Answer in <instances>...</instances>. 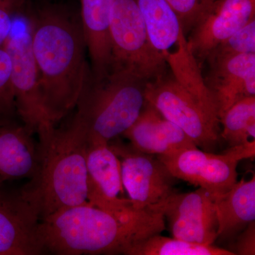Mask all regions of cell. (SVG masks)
<instances>
[{
    "mask_svg": "<svg viewBox=\"0 0 255 255\" xmlns=\"http://www.w3.org/2000/svg\"><path fill=\"white\" fill-rule=\"evenodd\" d=\"M165 230L159 213L132 207L112 213L91 204L58 210L40 220L43 253L58 255L123 254Z\"/></svg>",
    "mask_w": 255,
    "mask_h": 255,
    "instance_id": "obj_1",
    "label": "cell"
},
{
    "mask_svg": "<svg viewBox=\"0 0 255 255\" xmlns=\"http://www.w3.org/2000/svg\"><path fill=\"white\" fill-rule=\"evenodd\" d=\"M45 109L56 125L76 107L90 81L82 25L56 9H45L29 25Z\"/></svg>",
    "mask_w": 255,
    "mask_h": 255,
    "instance_id": "obj_2",
    "label": "cell"
},
{
    "mask_svg": "<svg viewBox=\"0 0 255 255\" xmlns=\"http://www.w3.org/2000/svg\"><path fill=\"white\" fill-rule=\"evenodd\" d=\"M163 55L167 72L146 83V102L180 128L198 147L215 150L221 139L219 111L184 33L175 50Z\"/></svg>",
    "mask_w": 255,
    "mask_h": 255,
    "instance_id": "obj_3",
    "label": "cell"
},
{
    "mask_svg": "<svg viewBox=\"0 0 255 255\" xmlns=\"http://www.w3.org/2000/svg\"><path fill=\"white\" fill-rule=\"evenodd\" d=\"M39 167L25 191L39 211L40 220L89 204L86 130L75 114L63 127H47L38 134Z\"/></svg>",
    "mask_w": 255,
    "mask_h": 255,
    "instance_id": "obj_4",
    "label": "cell"
},
{
    "mask_svg": "<svg viewBox=\"0 0 255 255\" xmlns=\"http://www.w3.org/2000/svg\"><path fill=\"white\" fill-rule=\"evenodd\" d=\"M89 81L78 101L77 116L86 130L87 142H107L123 135L146 103L147 82L124 73L110 72Z\"/></svg>",
    "mask_w": 255,
    "mask_h": 255,
    "instance_id": "obj_5",
    "label": "cell"
},
{
    "mask_svg": "<svg viewBox=\"0 0 255 255\" xmlns=\"http://www.w3.org/2000/svg\"><path fill=\"white\" fill-rule=\"evenodd\" d=\"M110 72L148 82L167 70L164 55L154 48L134 0H114L111 16Z\"/></svg>",
    "mask_w": 255,
    "mask_h": 255,
    "instance_id": "obj_6",
    "label": "cell"
},
{
    "mask_svg": "<svg viewBox=\"0 0 255 255\" xmlns=\"http://www.w3.org/2000/svg\"><path fill=\"white\" fill-rule=\"evenodd\" d=\"M109 144L120 161L124 190L133 207L162 214L166 203L178 192L177 179L157 156L144 153L116 139Z\"/></svg>",
    "mask_w": 255,
    "mask_h": 255,
    "instance_id": "obj_7",
    "label": "cell"
},
{
    "mask_svg": "<svg viewBox=\"0 0 255 255\" xmlns=\"http://www.w3.org/2000/svg\"><path fill=\"white\" fill-rule=\"evenodd\" d=\"M11 61V82L16 113L33 134L53 125L45 109L29 27L9 35L4 44Z\"/></svg>",
    "mask_w": 255,
    "mask_h": 255,
    "instance_id": "obj_8",
    "label": "cell"
},
{
    "mask_svg": "<svg viewBox=\"0 0 255 255\" xmlns=\"http://www.w3.org/2000/svg\"><path fill=\"white\" fill-rule=\"evenodd\" d=\"M39 211L24 188L0 185V255L43 254Z\"/></svg>",
    "mask_w": 255,
    "mask_h": 255,
    "instance_id": "obj_9",
    "label": "cell"
},
{
    "mask_svg": "<svg viewBox=\"0 0 255 255\" xmlns=\"http://www.w3.org/2000/svg\"><path fill=\"white\" fill-rule=\"evenodd\" d=\"M174 238L198 244L213 245L218 239L215 195L199 187L192 192L176 193L162 210Z\"/></svg>",
    "mask_w": 255,
    "mask_h": 255,
    "instance_id": "obj_10",
    "label": "cell"
},
{
    "mask_svg": "<svg viewBox=\"0 0 255 255\" xmlns=\"http://www.w3.org/2000/svg\"><path fill=\"white\" fill-rule=\"evenodd\" d=\"M157 157L176 179L205 189L214 195L230 190L238 182L240 161L228 150L216 155L194 147L174 155Z\"/></svg>",
    "mask_w": 255,
    "mask_h": 255,
    "instance_id": "obj_11",
    "label": "cell"
},
{
    "mask_svg": "<svg viewBox=\"0 0 255 255\" xmlns=\"http://www.w3.org/2000/svg\"><path fill=\"white\" fill-rule=\"evenodd\" d=\"M255 18V0H216L186 36L199 66L213 50Z\"/></svg>",
    "mask_w": 255,
    "mask_h": 255,
    "instance_id": "obj_12",
    "label": "cell"
},
{
    "mask_svg": "<svg viewBox=\"0 0 255 255\" xmlns=\"http://www.w3.org/2000/svg\"><path fill=\"white\" fill-rule=\"evenodd\" d=\"M89 204L112 213L132 207L124 197L119 157L107 142H87Z\"/></svg>",
    "mask_w": 255,
    "mask_h": 255,
    "instance_id": "obj_13",
    "label": "cell"
},
{
    "mask_svg": "<svg viewBox=\"0 0 255 255\" xmlns=\"http://www.w3.org/2000/svg\"><path fill=\"white\" fill-rule=\"evenodd\" d=\"M204 80L214 96L219 118L233 105L255 96V53L213 60Z\"/></svg>",
    "mask_w": 255,
    "mask_h": 255,
    "instance_id": "obj_14",
    "label": "cell"
},
{
    "mask_svg": "<svg viewBox=\"0 0 255 255\" xmlns=\"http://www.w3.org/2000/svg\"><path fill=\"white\" fill-rule=\"evenodd\" d=\"M123 135L134 148L157 157H168L185 149L198 147L180 128L147 102L136 121Z\"/></svg>",
    "mask_w": 255,
    "mask_h": 255,
    "instance_id": "obj_15",
    "label": "cell"
},
{
    "mask_svg": "<svg viewBox=\"0 0 255 255\" xmlns=\"http://www.w3.org/2000/svg\"><path fill=\"white\" fill-rule=\"evenodd\" d=\"M33 133L14 121L0 124V185L33 179L39 167V144Z\"/></svg>",
    "mask_w": 255,
    "mask_h": 255,
    "instance_id": "obj_16",
    "label": "cell"
},
{
    "mask_svg": "<svg viewBox=\"0 0 255 255\" xmlns=\"http://www.w3.org/2000/svg\"><path fill=\"white\" fill-rule=\"evenodd\" d=\"M114 0H81L82 28L91 58L92 78L100 80L110 73L111 16Z\"/></svg>",
    "mask_w": 255,
    "mask_h": 255,
    "instance_id": "obj_17",
    "label": "cell"
},
{
    "mask_svg": "<svg viewBox=\"0 0 255 255\" xmlns=\"http://www.w3.org/2000/svg\"><path fill=\"white\" fill-rule=\"evenodd\" d=\"M219 231L218 238L232 237L255 221V177L243 179L230 190L215 195Z\"/></svg>",
    "mask_w": 255,
    "mask_h": 255,
    "instance_id": "obj_18",
    "label": "cell"
},
{
    "mask_svg": "<svg viewBox=\"0 0 255 255\" xmlns=\"http://www.w3.org/2000/svg\"><path fill=\"white\" fill-rule=\"evenodd\" d=\"M154 48L163 55L177 48L183 32L180 20L166 0H134Z\"/></svg>",
    "mask_w": 255,
    "mask_h": 255,
    "instance_id": "obj_19",
    "label": "cell"
},
{
    "mask_svg": "<svg viewBox=\"0 0 255 255\" xmlns=\"http://www.w3.org/2000/svg\"><path fill=\"white\" fill-rule=\"evenodd\" d=\"M220 122L221 138L229 147L255 140V96L235 104Z\"/></svg>",
    "mask_w": 255,
    "mask_h": 255,
    "instance_id": "obj_20",
    "label": "cell"
},
{
    "mask_svg": "<svg viewBox=\"0 0 255 255\" xmlns=\"http://www.w3.org/2000/svg\"><path fill=\"white\" fill-rule=\"evenodd\" d=\"M127 255H235L213 245L189 243L160 234L150 236L132 248Z\"/></svg>",
    "mask_w": 255,
    "mask_h": 255,
    "instance_id": "obj_21",
    "label": "cell"
},
{
    "mask_svg": "<svg viewBox=\"0 0 255 255\" xmlns=\"http://www.w3.org/2000/svg\"><path fill=\"white\" fill-rule=\"evenodd\" d=\"M246 53H255V18L218 45L207 57L205 63Z\"/></svg>",
    "mask_w": 255,
    "mask_h": 255,
    "instance_id": "obj_22",
    "label": "cell"
},
{
    "mask_svg": "<svg viewBox=\"0 0 255 255\" xmlns=\"http://www.w3.org/2000/svg\"><path fill=\"white\" fill-rule=\"evenodd\" d=\"M16 113V102L11 82V61L7 52L1 46L0 47V124L13 121Z\"/></svg>",
    "mask_w": 255,
    "mask_h": 255,
    "instance_id": "obj_23",
    "label": "cell"
},
{
    "mask_svg": "<svg viewBox=\"0 0 255 255\" xmlns=\"http://www.w3.org/2000/svg\"><path fill=\"white\" fill-rule=\"evenodd\" d=\"M180 20L184 35L187 36L216 0H166Z\"/></svg>",
    "mask_w": 255,
    "mask_h": 255,
    "instance_id": "obj_24",
    "label": "cell"
},
{
    "mask_svg": "<svg viewBox=\"0 0 255 255\" xmlns=\"http://www.w3.org/2000/svg\"><path fill=\"white\" fill-rule=\"evenodd\" d=\"M22 0H0V47L12 31L14 16Z\"/></svg>",
    "mask_w": 255,
    "mask_h": 255,
    "instance_id": "obj_25",
    "label": "cell"
},
{
    "mask_svg": "<svg viewBox=\"0 0 255 255\" xmlns=\"http://www.w3.org/2000/svg\"><path fill=\"white\" fill-rule=\"evenodd\" d=\"M235 255H255V222L250 223L245 228L236 243Z\"/></svg>",
    "mask_w": 255,
    "mask_h": 255,
    "instance_id": "obj_26",
    "label": "cell"
}]
</instances>
